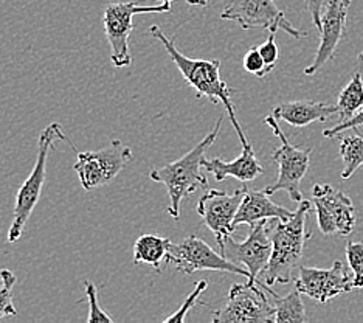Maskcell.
Returning a JSON list of instances; mask_svg holds the SVG:
<instances>
[{
	"label": "cell",
	"instance_id": "1",
	"mask_svg": "<svg viewBox=\"0 0 363 323\" xmlns=\"http://www.w3.org/2000/svg\"><path fill=\"white\" fill-rule=\"evenodd\" d=\"M150 31L157 40H160L163 44L167 53L171 56L172 62L176 64V67L182 73V77L185 78V81L189 86L194 87L197 99L208 98L213 104H218V103L224 104L228 112L230 121H232L242 146L249 143V140H247L241 124H239L236 119L235 106L232 103L233 90L227 86V82L220 77V61L219 60H211V61L193 60V58H188L182 53L176 45V40L164 35V33L160 30V27L152 25Z\"/></svg>",
	"mask_w": 363,
	"mask_h": 323
},
{
	"label": "cell",
	"instance_id": "2",
	"mask_svg": "<svg viewBox=\"0 0 363 323\" xmlns=\"http://www.w3.org/2000/svg\"><path fill=\"white\" fill-rule=\"evenodd\" d=\"M309 212L311 202L303 199L291 219H272V255L266 269L262 270L267 286L272 288L275 283L287 285L292 280L294 270L300 266L304 244L311 238V231L306 230Z\"/></svg>",
	"mask_w": 363,
	"mask_h": 323
},
{
	"label": "cell",
	"instance_id": "3",
	"mask_svg": "<svg viewBox=\"0 0 363 323\" xmlns=\"http://www.w3.org/2000/svg\"><path fill=\"white\" fill-rule=\"evenodd\" d=\"M222 123H224V117H219L214 128L191 151L182 155L180 159L164 165L162 168H155L150 173L151 180L159 182V184L167 188L169 197V205L167 212L172 219H179L180 205L184 199L193 195L197 188L208 187L207 176L202 173V160L205 157V151L216 142Z\"/></svg>",
	"mask_w": 363,
	"mask_h": 323
},
{
	"label": "cell",
	"instance_id": "4",
	"mask_svg": "<svg viewBox=\"0 0 363 323\" xmlns=\"http://www.w3.org/2000/svg\"><path fill=\"white\" fill-rule=\"evenodd\" d=\"M56 140H64V142H67L70 146H73L70 140L65 137L60 123L48 124V126L40 132L38 140L36 163L35 167H33L27 180L21 185L18 195H16L13 224L10 230H8V243L19 241L23 234V229H26L28 222V218L31 217L33 210L36 209L40 193H43V188L47 180L48 153L55 149Z\"/></svg>",
	"mask_w": 363,
	"mask_h": 323
},
{
	"label": "cell",
	"instance_id": "5",
	"mask_svg": "<svg viewBox=\"0 0 363 323\" xmlns=\"http://www.w3.org/2000/svg\"><path fill=\"white\" fill-rule=\"evenodd\" d=\"M267 294L277 292L270 286L261 283L233 285L228 291L225 306L213 312L214 323H275V306Z\"/></svg>",
	"mask_w": 363,
	"mask_h": 323
},
{
	"label": "cell",
	"instance_id": "6",
	"mask_svg": "<svg viewBox=\"0 0 363 323\" xmlns=\"http://www.w3.org/2000/svg\"><path fill=\"white\" fill-rule=\"evenodd\" d=\"M264 123L274 131V134L281 142V146L277 148L274 154H272V159L278 165V179L274 185L264 188V192L270 196L278 192H286L294 202L300 204L303 201L301 180L309 170L311 149L294 146L289 142V138L286 137L283 129L279 128L278 120L274 115H269V117L264 119Z\"/></svg>",
	"mask_w": 363,
	"mask_h": 323
},
{
	"label": "cell",
	"instance_id": "7",
	"mask_svg": "<svg viewBox=\"0 0 363 323\" xmlns=\"http://www.w3.org/2000/svg\"><path fill=\"white\" fill-rule=\"evenodd\" d=\"M150 13H171V2L160 5H138L135 2L109 4L104 8L103 25L106 38L112 48L111 60L115 67H128L132 64V55L129 48V38L134 31L135 14Z\"/></svg>",
	"mask_w": 363,
	"mask_h": 323
},
{
	"label": "cell",
	"instance_id": "8",
	"mask_svg": "<svg viewBox=\"0 0 363 323\" xmlns=\"http://www.w3.org/2000/svg\"><path fill=\"white\" fill-rule=\"evenodd\" d=\"M134 153L120 140L112 142L98 151H78L73 170L78 173L82 188L86 192L100 188L118 176L132 160Z\"/></svg>",
	"mask_w": 363,
	"mask_h": 323
},
{
	"label": "cell",
	"instance_id": "9",
	"mask_svg": "<svg viewBox=\"0 0 363 323\" xmlns=\"http://www.w3.org/2000/svg\"><path fill=\"white\" fill-rule=\"evenodd\" d=\"M220 19L236 22L244 30L262 28L270 33L283 30L295 39L308 36V33L295 28L287 21L275 0H232L222 11Z\"/></svg>",
	"mask_w": 363,
	"mask_h": 323
},
{
	"label": "cell",
	"instance_id": "10",
	"mask_svg": "<svg viewBox=\"0 0 363 323\" xmlns=\"http://www.w3.org/2000/svg\"><path fill=\"white\" fill-rule=\"evenodd\" d=\"M168 264H172L177 272L185 275H193L199 270H214V272H228L242 275L247 280L250 273L245 268L227 260L225 256L214 252L207 243L196 235H189L180 243L172 244L168 255Z\"/></svg>",
	"mask_w": 363,
	"mask_h": 323
},
{
	"label": "cell",
	"instance_id": "11",
	"mask_svg": "<svg viewBox=\"0 0 363 323\" xmlns=\"http://www.w3.org/2000/svg\"><path fill=\"white\" fill-rule=\"evenodd\" d=\"M312 199L321 234L326 236L352 234L357 224V212L348 196L329 184H315L312 187Z\"/></svg>",
	"mask_w": 363,
	"mask_h": 323
},
{
	"label": "cell",
	"instance_id": "12",
	"mask_svg": "<svg viewBox=\"0 0 363 323\" xmlns=\"http://www.w3.org/2000/svg\"><path fill=\"white\" fill-rule=\"evenodd\" d=\"M247 187H241L235 193L228 195L219 190H207L196 205V212L202 218L205 227L211 230L214 239L224 256L227 238L235 231V217L242 202Z\"/></svg>",
	"mask_w": 363,
	"mask_h": 323
},
{
	"label": "cell",
	"instance_id": "13",
	"mask_svg": "<svg viewBox=\"0 0 363 323\" xmlns=\"http://www.w3.org/2000/svg\"><path fill=\"white\" fill-rule=\"evenodd\" d=\"M270 224L272 219H261L250 224L249 236L242 243L235 241L232 236L227 238L224 256L238 266L249 270L250 278L247 280L249 283H257L258 275L269 264L272 255Z\"/></svg>",
	"mask_w": 363,
	"mask_h": 323
},
{
	"label": "cell",
	"instance_id": "14",
	"mask_svg": "<svg viewBox=\"0 0 363 323\" xmlns=\"http://www.w3.org/2000/svg\"><path fill=\"white\" fill-rule=\"evenodd\" d=\"M295 289L301 295L311 297L312 300L328 303L338 295L351 292L354 285L343 261H334L333 268L329 269L300 266Z\"/></svg>",
	"mask_w": 363,
	"mask_h": 323
},
{
	"label": "cell",
	"instance_id": "15",
	"mask_svg": "<svg viewBox=\"0 0 363 323\" xmlns=\"http://www.w3.org/2000/svg\"><path fill=\"white\" fill-rule=\"evenodd\" d=\"M352 0H328L321 14L320 45L313 61L304 69V75H315L335 56L337 47L346 35V18Z\"/></svg>",
	"mask_w": 363,
	"mask_h": 323
},
{
	"label": "cell",
	"instance_id": "16",
	"mask_svg": "<svg viewBox=\"0 0 363 323\" xmlns=\"http://www.w3.org/2000/svg\"><path fill=\"white\" fill-rule=\"evenodd\" d=\"M203 170L213 174L214 179L218 182L225 180L227 177H233L242 184L247 182H252L264 173L262 165L259 163L257 154H255V149L252 143L249 142L242 146V153L239 157H236L232 162H225L222 159H207L203 157L202 160Z\"/></svg>",
	"mask_w": 363,
	"mask_h": 323
},
{
	"label": "cell",
	"instance_id": "17",
	"mask_svg": "<svg viewBox=\"0 0 363 323\" xmlns=\"http://www.w3.org/2000/svg\"><path fill=\"white\" fill-rule=\"evenodd\" d=\"M295 212H291L283 205H278L270 199V195L266 192H257V190H245L242 202L235 217V226L247 224L250 226L253 222L261 219H281L287 221L294 217Z\"/></svg>",
	"mask_w": 363,
	"mask_h": 323
},
{
	"label": "cell",
	"instance_id": "18",
	"mask_svg": "<svg viewBox=\"0 0 363 323\" xmlns=\"http://www.w3.org/2000/svg\"><path fill=\"white\" fill-rule=\"evenodd\" d=\"M337 114V106L312 102H291L277 106L272 115L295 128H304L311 123H325Z\"/></svg>",
	"mask_w": 363,
	"mask_h": 323
},
{
	"label": "cell",
	"instance_id": "19",
	"mask_svg": "<svg viewBox=\"0 0 363 323\" xmlns=\"http://www.w3.org/2000/svg\"><path fill=\"white\" fill-rule=\"evenodd\" d=\"M172 241L160 235H142L134 244V263L151 264L157 273L168 266V255Z\"/></svg>",
	"mask_w": 363,
	"mask_h": 323
},
{
	"label": "cell",
	"instance_id": "20",
	"mask_svg": "<svg viewBox=\"0 0 363 323\" xmlns=\"http://www.w3.org/2000/svg\"><path fill=\"white\" fill-rule=\"evenodd\" d=\"M337 112L338 123L351 119L354 114L359 112L363 107V78L357 72L352 75L351 81L343 87L337 99Z\"/></svg>",
	"mask_w": 363,
	"mask_h": 323
},
{
	"label": "cell",
	"instance_id": "21",
	"mask_svg": "<svg viewBox=\"0 0 363 323\" xmlns=\"http://www.w3.org/2000/svg\"><path fill=\"white\" fill-rule=\"evenodd\" d=\"M272 297L275 306V323H306L309 320L301 302V294L296 289L286 297H279L278 294Z\"/></svg>",
	"mask_w": 363,
	"mask_h": 323
},
{
	"label": "cell",
	"instance_id": "22",
	"mask_svg": "<svg viewBox=\"0 0 363 323\" xmlns=\"http://www.w3.org/2000/svg\"><path fill=\"white\" fill-rule=\"evenodd\" d=\"M340 157L343 160L342 177L350 179L363 165V136H345L340 140Z\"/></svg>",
	"mask_w": 363,
	"mask_h": 323
},
{
	"label": "cell",
	"instance_id": "23",
	"mask_svg": "<svg viewBox=\"0 0 363 323\" xmlns=\"http://www.w3.org/2000/svg\"><path fill=\"white\" fill-rule=\"evenodd\" d=\"M0 280H2V286H0V319L18 316V310L13 303V288L18 278H16L14 272L2 269L0 270Z\"/></svg>",
	"mask_w": 363,
	"mask_h": 323
},
{
	"label": "cell",
	"instance_id": "24",
	"mask_svg": "<svg viewBox=\"0 0 363 323\" xmlns=\"http://www.w3.org/2000/svg\"><path fill=\"white\" fill-rule=\"evenodd\" d=\"M346 260L352 270V285L356 289L363 288V243L350 241L346 244Z\"/></svg>",
	"mask_w": 363,
	"mask_h": 323
},
{
	"label": "cell",
	"instance_id": "25",
	"mask_svg": "<svg viewBox=\"0 0 363 323\" xmlns=\"http://www.w3.org/2000/svg\"><path fill=\"white\" fill-rule=\"evenodd\" d=\"M207 286H208V283L205 280L197 281V283L194 285L193 292L185 298V302L182 303V306L174 314H171L169 317L164 319V323H182V322H185L188 312L194 308L197 302H199V297L205 291V289H207Z\"/></svg>",
	"mask_w": 363,
	"mask_h": 323
},
{
	"label": "cell",
	"instance_id": "26",
	"mask_svg": "<svg viewBox=\"0 0 363 323\" xmlns=\"http://www.w3.org/2000/svg\"><path fill=\"white\" fill-rule=\"evenodd\" d=\"M84 292L89 302V317L87 322H111L113 323V317H111L103 308L100 302H98V291L96 286L92 283V281H84Z\"/></svg>",
	"mask_w": 363,
	"mask_h": 323
},
{
	"label": "cell",
	"instance_id": "27",
	"mask_svg": "<svg viewBox=\"0 0 363 323\" xmlns=\"http://www.w3.org/2000/svg\"><path fill=\"white\" fill-rule=\"evenodd\" d=\"M244 69H245V72H249V73L255 75V77H258V78H264L266 75H269L266 62H264V58L259 52L258 45L252 47L249 52L245 53V56H244Z\"/></svg>",
	"mask_w": 363,
	"mask_h": 323
},
{
	"label": "cell",
	"instance_id": "28",
	"mask_svg": "<svg viewBox=\"0 0 363 323\" xmlns=\"http://www.w3.org/2000/svg\"><path fill=\"white\" fill-rule=\"evenodd\" d=\"M258 47H259V52L264 58V62H266L267 72L272 73V72H274V69L277 67V62H278V58H279V48H278L277 40H275V33H270L266 43L258 45Z\"/></svg>",
	"mask_w": 363,
	"mask_h": 323
},
{
	"label": "cell",
	"instance_id": "29",
	"mask_svg": "<svg viewBox=\"0 0 363 323\" xmlns=\"http://www.w3.org/2000/svg\"><path fill=\"white\" fill-rule=\"evenodd\" d=\"M363 126V107L352 115L351 119L345 120L342 123H337L334 128H329V129H325L323 131V136L326 138H334V137H338L342 134V132L348 131V129H357V128H362Z\"/></svg>",
	"mask_w": 363,
	"mask_h": 323
},
{
	"label": "cell",
	"instance_id": "30",
	"mask_svg": "<svg viewBox=\"0 0 363 323\" xmlns=\"http://www.w3.org/2000/svg\"><path fill=\"white\" fill-rule=\"evenodd\" d=\"M326 4H328V0H304L306 10L309 11L312 22H313V25H315V28L318 31L321 30V14H323Z\"/></svg>",
	"mask_w": 363,
	"mask_h": 323
},
{
	"label": "cell",
	"instance_id": "31",
	"mask_svg": "<svg viewBox=\"0 0 363 323\" xmlns=\"http://www.w3.org/2000/svg\"><path fill=\"white\" fill-rule=\"evenodd\" d=\"M162 2H172V0H162ZM188 5H196V6H207L210 0H185Z\"/></svg>",
	"mask_w": 363,
	"mask_h": 323
},
{
	"label": "cell",
	"instance_id": "32",
	"mask_svg": "<svg viewBox=\"0 0 363 323\" xmlns=\"http://www.w3.org/2000/svg\"><path fill=\"white\" fill-rule=\"evenodd\" d=\"M359 61H360V62H363V50H362L360 55H359Z\"/></svg>",
	"mask_w": 363,
	"mask_h": 323
}]
</instances>
